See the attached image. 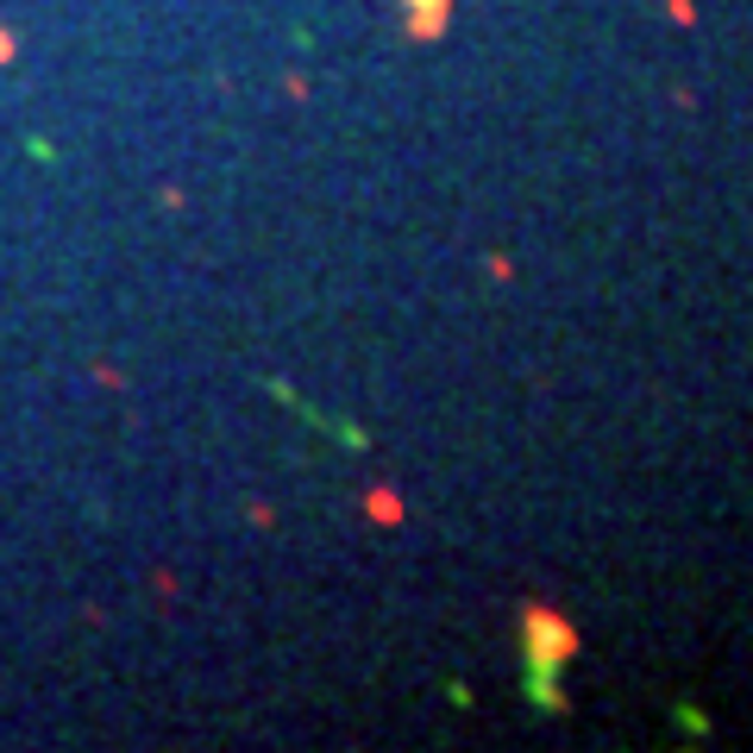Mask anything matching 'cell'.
<instances>
[{"instance_id":"3957f363","label":"cell","mask_w":753,"mask_h":753,"mask_svg":"<svg viewBox=\"0 0 753 753\" xmlns=\"http://www.w3.org/2000/svg\"><path fill=\"white\" fill-rule=\"evenodd\" d=\"M13 57H20V38H13V32L0 25V64H13Z\"/></svg>"},{"instance_id":"6da1fadb","label":"cell","mask_w":753,"mask_h":753,"mask_svg":"<svg viewBox=\"0 0 753 753\" xmlns=\"http://www.w3.org/2000/svg\"><path fill=\"white\" fill-rule=\"evenodd\" d=\"M577 653V628L547 603H528L521 609V690H528L533 709L547 716H565V697H559V672L572 665Z\"/></svg>"},{"instance_id":"7a4b0ae2","label":"cell","mask_w":753,"mask_h":753,"mask_svg":"<svg viewBox=\"0 0 753 753\" xmlns=\"http://www.w3.org/2000/svg\"><path fill=\"white\" fill-rule=\"evenodd\" d=\"M408 7V38H440L452 20V0H402Z\"/></svg>"}]
</instances>
